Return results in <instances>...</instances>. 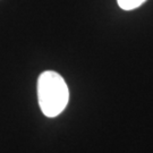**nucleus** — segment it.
I'll return each mask as SVG.
<instances>
[{
    "mask_svg": "<svg viewBox=\"0 0 153 153\" xmlns=\"http://www.w3.org/2000/svg\"><path fill=\"white\" fill-rule=\"evenodd\" d=\"M39 105L44 116L53 118L65 110L69 100V90L58 73L43 71L38 79Z\"/></svg>",
    "mask_w": 153,
    "mask_h": 153,
    "instance_id": "f257e3e1",
    "label": "nucleus"
},
{
    "mask_svg": "<svg viewBox=\"0 0 153 153\" xmlns=\"http://www.w3.org/2000/svg\"><path fill=\"white\" fill-rule=\"evenodd\" d=\"M146 0H117L118 5L124 10H133L144 4Z\"/></svg>",
    "mask_w": 153,
    "mask_h": 153,
    "instance_id": "f03ea898",
    "label": "nucleus"
}]
</instances>
